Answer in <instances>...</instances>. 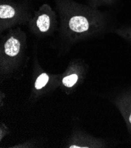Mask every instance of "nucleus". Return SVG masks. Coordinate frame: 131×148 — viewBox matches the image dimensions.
<instances>
[{
	"label": "nucleus",
	"mask_w": 131,
	"mask_h": 148,
	"mask_svg": "<svg viewBox=\"0 0 131 148\" xmlns=\"http://www.w3.org/2000/svg\"><path fill=\"white\" fill-rule=\"evenodd\" d=\"M69 25L72 31L77 33H83L89 28V23L83 16H74L69 22Z\"/></svg>",
	"instance_id": "nucleus-1"
},
{
	"label": "nucleus",
	"mask_w": 131,
	"mask_h": 148,
	"mask_svg": "<svg viewBox=\"0 0 131 148\" xmlns=\"http://www.w3.org/2000/svg\"><path fill=\"white\" fill-rule=\"evenodd\" d=\"M5 53L7 55L10 57L17 56L20 50V41L14 37L9 38L4 45Z\"/></svg>",
	"instance_id": "nucleus-2"
},
{
	"label": "nucleus",
	"mask_w": 131,
	"mask_h": 148,
	"mask_svg": "<svg viewBox=\"0 0 131 148\" xmlns=\"http://www.w3.org/2000/svg\"><path fill=\"white\" fill-rule=\"evenodd\" d=\"M37 25L41 32H46L48 30L50 25V19L47 14H42L37 20Z\"/></svg>",
	"instance_id": "nucleus-3"
},
{
	"label": "nucleus",
	"mask_w": 131,
	"mask_h": 148,
	"mask_svg": "<svg viewBox=\"0 0 131 148\" xmlns=\"http://www.w3.org/2000/svg\"><path fill=\"white\" fill-rule=\"evenodd\" d=\"M15 10L8 5H1L0 6V18L1 19L11 18L15 15Z\"/></svg>",
	"instance_id": "nucleus-4"
},
{
	"label": "nucleus",
	"mask_w": 131,
	"mask_h": 148,
	"mask_svg": "<svg viewBox=\"0 0 131 148\" xmlns=\"http://www.w3.org/2000/svg\"><path fill=\"white\" fill-rule=\"evenodd\" d=\"M48 80L49 77L46 73L41 74L36 80L35 84V88L37 90L41 89V88H42L43 87H44L47 84V83L48 82Z\"/></svg>",
	"instance_id": "nucleus-5"
},
{
	"label": "nucleus",
	"mask_w": 131,
	"mask_h": 148,
	"mask_svg": "<svg viewBox=\"0 0 131 148\" xmlns=\"http://www.w3.org/2000/svg\"><path fill=\"white\" fill-rule=\"evenodd\" d=\"M78 80V76L75 74H73L70 76L64 77L62 80V83L67 87H72L74 86Z\"/></svg>",
	"instance_id": "nucleus-6"
},
{
	"label": "nucleus",
	"mask_w": 131,
	"mask_h": 148,
	"mask_svg": "<svg viewBox=\"0 0 131 148\" xmlns=\"http://www.w3.org/2000/svg\"><path fill=\"white\" fill-rule=\"evenodd\" d=\"M70 148H81V147H81V146H76V145H72L71 146H69Z\"/></svg>",
	"instance_id": "nucleus-7"
},
{
	"label": "nucleus",
	"mask_w": 131,
	"mask_h": 148,
	"mask_svg": "<svg viewBox=\"0 0 131 148\" xmlns=\"http://www.w3.org/2000/svg\"><path fill=\"white\" fill-rule=\"evenodd\" d=\"M129 122L131 123V113H130V115L129 116Z\"/></svg>",
	"instance_id": "nucleus-8"
}]
</instances>
